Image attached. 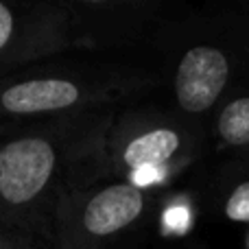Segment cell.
Wrapping results in <instances>:
<instances>
[{
  "instance_id": "obj_9",
  "label": "cell",
  "mask_w": 249,
  "mask_h": 249,
  "mask_svg": "<svg viewBox=\"0 0 249 249\" xmlns=\"http://www.w3.org/2000/svg\"><path fill=\"white\" fill-rule=\"evenodd\" d=\"M225 216L234 223H249V179L236 184L223 203Z\"/></svg>"
},
{
  "instance_id": "obj_6",
  "label": "cell",
  "mask_w": 249,
  "mask_h": 249,
  "mask_svg": "<svg viewBox=\"0 0 249 249\" xmlns=\"http://www.w3.org/2000/svg\"><path fill=\"white\" fill-rule=\"evenodd\" d=\"M72 51L127 46L153 31L162 20L155 0H64Z\"/></svg>"
},
{
  "instance_id": "obj_1",
  "label": "cell",
  "mask_w": 249,
  "mask_h": 249,
  "mask_svg": "<svg viewBox=\"0 0 249 249\" xmlns=\"http://www.w3.org/2000/svg\"><path fill=\"white\" fill-rule=\"evenodd\" d=\"M116 109L16 124L0 138V232L48 243L64 197L99 179Z\"/></svg>"
},
{
  "instance_id": "obj_3",
  "label": "cell",
  "mask_w": 249,
  "mask_h": 249,
  "mask_svg": "<svg viewBox=\"0 0 249 249\" xmlns=\"http://www.w3.org/2000/svg\"><path fill=\"white\" fill-rule=\"evenodd\" d=\"M155 193L123 179H101L64 197L53 214L46 249H114L140 228Z\"/></svg>"
},
{
  "instance_id": "obj_10",
  "label": "cell",
  "mask_w": 249,
  "mask_h": 249,
  "mask_svg": "<svg viewBox=\"0 0 249 249\" xmlns=\"http://www.w3.org/2000/svg\"><path fill=\"white\" fill-rule=\"evenodd\" d=\"M0 249H42L35 241L20 234H9V232H0Z\"/></svg>"
},
{
  "instance_id": "obj_2",
  "label": "cell",
  "mask_w": 249,
  "mask_h": 249,
  "mask_svg": "<svg viewBox=\"0 0 249 249\" xmlns=\"http://www.w3.org/2000/svg\"><path fill=\"white\" fill-rule=\"evenodd\" d=\"M155 83L146 70L123 66L26 68L0 79V123L24 124L116 109L121 101Z\"/></svg>"
},
{
  "instance_id": "obj_7",
  "label": "cell",
  "mask_w": 249,
  "mask_h": 249,
  "mask_svg": "<svg viewBox=\"0 0 249 249\" xmlns=\"http://www.w3.org/2000/svg\"><path fill=\"white\" fill-rule=\"evenodd\" d=\"M232 77V61L221 46L193 44L184 48L173 68V99L177 114L197 118L210 112L225 94Z\"/></svg>"
},
{
  "instance_id": "obj_8",
  "label": "cell",
  "mask_w": 249,
  "mask_h": 249,
  "mask_svg": "<svg viewBox=\"0 0 249 249\" xmlns=\"http://www.w3.org/2000/svg\"><path fill=\"white\" fill-rule=\"evenodd\" d=\"M216 138L223 146H249V96H236L221 107L216 116Z\"/></svg>"
},
{
  "instance_id": "obj_4",
  "label": "cell",
  "mask_w": 249,
  "mask_h": 249,
  "mask_svg": "<svg viewBox=\"0 0 249 249\" xmlns=\"http://www.w3.org/2000/svg\"><path fill=\"white\" fill-rule=\"evenodd\" d=\"M199 133L188 118L158 109L116 114L99 162V179H127L149 166L193 162Z\"/></svg>"
},
{
  "instance_id": "obj_5",
  "label": "cell",
  "mask_w": 249,
  "mask_h": 249,
  "mask_svg": "<svg viewBox=\"0 0 249 249\" xmlns=\"http://www.w3.org/2000/svg\"><path fill=\"white\" fill-rule=\"evenodd\" d=\"M72 51L66 2L0 0V79Z\"/></svg>"
}]
</instances>
